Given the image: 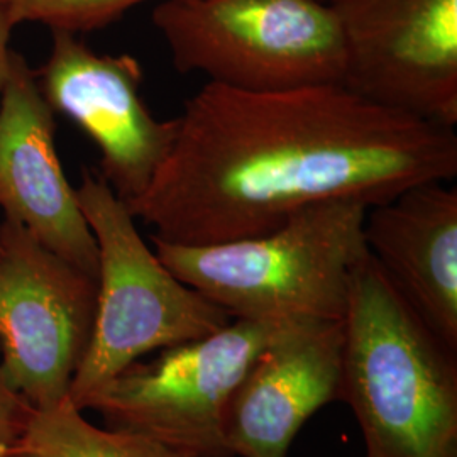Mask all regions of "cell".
I'll use <instances>...</instances> for the list:
<instances>
[{
  "instance_id": "cell-8",
  "label": "cell",
  "mask_w": 457,
  "mask_h": 457,
  "mask_svg": "<svg viewBox=\"0 0 457 457\" xmlns=\"http://www.w3.org/2000/svg\"><path fill=\"white\" fill-rule=\"evenodd\" d=\"M344 82L386 109L457 126V0H334Z\"/></svg>"
},
{
  "instance_id": "cell-7",
  "label": "cell",
  "mask_w": 457,
  "mask_h": 457,
  "mask_svg": "<svg viewBox=\"0 0 457 457\" xmlns=\"http://www.w3.org/2000/svg\"><path fill=\"white\" fill-rule=\"evenodd\" d=\"M97 279L0 222V370L33 410L68 400L94 334Z\"/></svg>"
},
{
  "instance_id": "cell-16",
  "label": "cell",
  "mask_w": 457,
  "mask_h": 457,
  "mask_svg": "<svg viewBox=\"0 0 457 457\" xmlns=\"http://www.w3.org/2000/svg\"><path fill=\"white\" fill-rule=\"evenodd\" d=\"M12 22L7 14V5L5 0H0V100L4 94V87L9 77L11 70V60H12V51L9 48V39H11V31H12Z\"/></svg>"
},
{
  "instance_id": "cell-3",
  "label": "cell",
  "mask_w": 457,
  "mask_h": 457,
  "mask_svg": "<svg viewBox=\"0 0 457 457\" xmlns=\"http://www.w3.org/2000/svg\"><path fill=\"white\" fill-rule=\"evenodd\" d=\"M368 204L337 200L294 213L262 236L209 245L151 236L160 262L232 319L343 320L366 258Z\"/></svg>"
},
{
  "instance_id": "cell-2",
  "label": "cell",
  "mask_w": 457,
  "mask_h": 457,
  "mask_svg": "<svg viewBox=\"0 0 457 457\" xmlns=\"http://www.w3.org/2000/svg\"><path fill=\"white\" fill-rule=\"evenodd\" d=\"M343 322L339 400L360 424L366 457H457V351L411 311L370 251Z\"/></svg>"
},
{
  "instance_id": "cell-4",
  "label": "cell",
  "mask_w": 457,
  "mask_h": 457,
  "mask_svg": "<svg viewBox=\"0 0 457 457\" xmlns=\"http://www.w3.org/2000/svg\"><path fill=\"white\" fill-rule=\"evenodd\" d=\"M98 251L97 313L92 341L68 400H83L153 351L190 343L232 317L175 277L136 228V217L97 170L75 188Z\"/></svg>"
},
{
  "instance_id": "cell-15",
  "label": "cell",
  "mask_w": 457,
  "mask_h": 457,
  "mask_svg": "<svg viewBox=\"0 0 457 457\" xmlns=\"http://www.w3.org/2000/svg\"><path fill=\"white\" fill-rule=\"evenodd\" d=\"M29 411L28 402L9 385L0 370V457H17Z\"/></svg>"
},
{
  "instance_id": "cell-14",
  "label": "cell",
  "mask_w": 457,
  "mask_h": 457,
  "mask_svg": "<svg viewBox=\"0 0 457 457\" xmlns=\"http://www.w3.org/2000/svg\"><path fill=\"white\" fill-rule=\"evenodd\" d=\"M147 0H5L7 14L16 28L37 22L51 31L80 34L100 29Z\"/></svg>"
},
{
  "instance_id": "cell-9",
  "label": "cell",
  "mask_w": 457,
  "mask_h": 457,
  "mask_svg": "<svg viewBox=\"0 0 457 457\" xmlns=\"http://www.w3.org/2000/svg\"><path fill=\"white\" fill-rule=\"evenodd\" d=\"M34 73L51 109L97 145V171L115 195L128 205L143 195L173 147L179 119L149 112L141 63L131 54H98L79 34L56 29L46 63Z\"/></svg>"
},
{
  "instance_id": "cell-10",
  "label": "cell",
  "mask_w": 457,
  "mask_h": 457,
  "mask_svg": "<svg viewBox=\"0 0 457 457\" xmlns=\"http://www.w3.org/2000/svg\"><path fill=\"white\" fill-rule=\"evenodd\" d=\"M54 114L34 68L12 51L0 100V207L5 219L97 279V243L60 163Z\"/></svg>"
},
{
  "instance_id": "cell-5",
  "label": "cell",
  "mask_w": 457,
  "mask_h": 457,
  "mask_svg": "<svg viewBox=\"0 0 457 457\" xmlns=\"http://www.w3.org/2000/svg\"><path fill=\"white\" fill-rule=\"evenodd\" d=\"M153 24L180 73L245 92L344 82V41L320 0H162Z\"/></svg>"
},
{
  "instance_id": "cell-6",
  "label": "cell",
  "mask_w": 457,
  "mask_h": 457,
  "mask_svg": "<svg viewBox=\"0 0 457 457\" xmlns=\"http://www.w3.org/2000/svg\"><path fill=\"white\" fill-rule=\"evenodd\" d=\"M285 322L232 319L211 336L132 362L80 410L98 413L107 428L145 436L183 457H234L224 434L228 400Z\"/></svg>"
},
{
  "instance_id": "cell-11",
  "label": "cell",
  "mask_w": 457,
  "mask_h": 457,
  "mask_svg": "<svg viewBox=\"0 0 457 457\" xmlns=\"http://www.w3.org/2000/svg\"><path fill=\"white\" fill-rule=\"evenodd\" d=\"M343 351V320H287L228 400L224 434L232 456H288L312 415L339 400Z\"/></svg>"
},
{
  "instance_id": "cell-13",
  "label": "cell",
  "mask_w": 457,
  "mask_h": 457,
  "mask_svg": "<svg viewBox=\"0 0 457 457\" xmlns=\"http://www.w3.org/2000/svg\"><path fill=\"white\" fill-rule=\"evenodd\" d=\"M17 457H183L145 436L100 428L70 400L29 411Z\"/></svg>"
},
{
  "instance_id": "cell-12",
  "label": "cell",
  "mask_w": 457,
  "mask_h": 457,
  "mask_svg": "<svg viewBox=\"0 0 457 457\" xmlns=\"http://www.w3.org/2000/svg\"><path fill=\"white\" fill-rule=\"evenodd\" d=\"M432 180L368 207L364 243L402 298L457 351V187Z\"/></svg>"
},
{
  "instance_id": "cell-17",
  "label": "cell",
  "mask_w": 457,
  "mask_h": 457,
  "mask_svg": "<svg viewBox=\"0 0 457 457\" xmlns=\"http://www.w3.org/2000/svg\"><path fill=\"white\" fill-rule=\"evenodd\" d=\"M320 2H326V4H332L334 0H320Z\"/></svg>"
},
{
  "instance_id": "cell-1",
  "label": "cell",
  "mask_w": 457,
  "mask_h": 457,
  "mask_svg": "<svg viewBox=\"0 0 457 457\" xmlns=\"http://www.w3.org/2000/svg\"><path fill=\"white\" fill-rule=\"evenodd\" d=\"M177 119L170 154L128 205L173 245L247 239L313 205H375L457 175L454 129L378 105L343 83L245 92L207 82Z\"/></svg>"
}]
</instances>
